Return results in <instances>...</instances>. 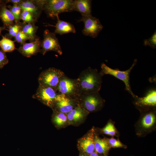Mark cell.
I'll use <instances>...</instances> for the list:
<instances>
[{
	"label": "cell",
	"mask_w": 156,
	"mask_h": 156,
	"mask_svg": "<svg viewBox=\"0 0 156 156\" xmlns=\"http://www.w3.org/2000/svg\"><path fill=\"white\" fill-rule=\"evenodd\" d=\"M9 62L5 53L0 49V69L3 68Z\"/></svg>",
	"instance_id": "cell-31"
},
{
	"label": "cell",
	"mask_w": 156,
	"mask_h": 156,
	"mask_svg": "<svg viewBox=\"0 0 156 156\" xmlns=\"http://www.w3.org/2000/svg\"><path fill=\"white\" fill-rule=\"evenodd\" d=\"M41 41L38 37L34 41L25 42L16 49L23 56L29 57L40 52Z\"/></svg>",
	"instance_id": "cell-13"
},
{
	"label": "cell",
	"mask_w": 156,
	"mask_h": 156,
	"mask_svg": "<svg viewBox=\"0 0 156 156\" xmlns=\"http://www.w3.org/2000/svg\"><path fill=\"white\" fill-rule=\"evenodd\" d=\"M44 0H22L19 5L22 10L31 13L37 20L43 11Z\"/></svg>",
	"instance_id": "cell-12"
},
{
	"label": "cell",
	"mask_w": 156,
	"mask_h": 156,
	"mask_svg": "<svg viewBox=\"0 0 156 156\" xmlns=\"http://www.w3.org/2000/svg\"><path fill=\"white\" fill-rule=\"evenodd\" d=\"M103 133L105 134L114 136L116 134V131L114 125L111 122H109L102 130Z\"/></svg>",
	"instance_id": "cell-27"
},
{
	"label": "cell",
	"mask_w": 156,
	"mask_h": 156,
	"mask_svg": "<svg viewBox=\"0 0 156 156\" xmlns=\"http://www.w3.org/2000/svg\"><path fill=\"white\" fill-rule=\"evenodd\" d=\"M58 94L56 90L52 88L39 85L33 97L51 107Z\"/></svg>",
	"instance_id": "cell-11"
},
{
	"label": "cell",
	"mask_w": 156,
	"mask_h": 156,
	"mask_svg": "<svg viewBox=\"0 0 156 156\" xmlns=\"http://www.w3.org/2000/svg\"><path fill=\"white\" fill-rule=\"evenodd\" d=\"M103 77L96 68L89 67L83 70L77 78L80 94L99 92L102 86Z\"/></svg>",
	"instance_id": "cell-1"
},
{
	"label": "cell",
	"mask_w": 156,
	"mask_h": 156,
	"mask_svg": "<svg viewBox=\"0 0 156 156\" xmlns=\"http://www.w3.org/2000/svg\"><path fill=\"white\" fill-rule=\"evenodd\" d=\"M144 45L148 46L153 49L156 48V32H154L153 34L149 38L144 40Z\"/></svg>",
	"instance_id": "cell-29"
},
{
	"label": "cell",
	"mask_w": 156,
	"mask_h": 156,
	"mask_svg": "<svg viewBox=\"0 0 156 156\" xmlns=\"http://www.w3.org/2000/svg\"><path fill=\"white\" fill-rule=\"evenodd\" d=\"M89 113L79 104L67 114V115L69 122L73 123L79 122L84 119Z\"/></svg>",
	"instance_id": "cell-19"
},
{
	"label": "cell",
	"mask_w": 156,
	"mask_h": 156,
	"mask_svg": "<svg viewBox=\"0 0 156 156\" xmlns=\"http://www.w3.org/2000/svg\"><path fill=\"white\" fill-rule=\"evenodd\" d=\"M4 30H7L6 28L3 26L2 27L0 26V35L1 34V31Z\"/></svg>",
	"instance_id": "cell-34"
},
{
	"label": "cell",
	"mask_w": 156,
	"mask_h": 156,
	"mask_svg": "<svg viewBox=\"0 0 156 156\" xmlns=\"http://www.w3.org/2000/svg\"><path fill=\"white\" fill-rule=\"evenodd\" d=\"M3 0L0 1V18L6 29L14 23V17Z\"/></svg>",
	"instance_id": "cell-16"
},
{
	"label": "cell",
	"mask_w": 156,
	"mask_h": 156,
	"mask_svg": "<svg viewBox=\"0 0 156 156\" xmlns=\"http://www.w3.org/2000/svg\"><path fill=\"white\" fill-rule=\"evenodd\" d=\"M137 61V60L135 59L130 68L125 71H121L118 69H112L103 63L101 64V70L99 73L103 76L106 75H109L122 81L125 85V90L134 98L136 95L133 92L131 88L130 75L131 71L136 64Z\"/></svg>",
	"instance_id": "cell-4"
},
{
	"label": "cell",
	"mask_w": 156,
	"mask_h": 156,
	"mask_svg": "<svg viewBox=\"0 0 156 156\" xmlns=\"http://www.w3.org/2000/svg\"><path fill=\"white\" fill-rule=\"evenodd\" d=\"M0 47L1 50L5 52H11L16 49L14 41L2 36L0 40Z\"/></svg>",
	"instance_id": "cell-22"
},
{
	"label": "cell",
	"mask_w": 156,
	"mask_h": 156,
	"mask_svg": "<svg viewBox=\"0 0 156 156\" xmlns=\"http://www.w3.org/2000/svg\"><path fill=\"white\" fill-rule=\"evenodd\" d=\"M80 156H86L83 154H81V155H80Z\"/></svg>",
	"instance_id": "cell-35"
},
{
	"label": "cell",
	"mask_w": 156,
	"mask_h": 156,
	"mask_svg": "<svg viewBox=\"0 0 156 156\" xmlns=\"http://www.w3.org/2000/svg\"><path fill=\"white\" fill-rule=\"evenodd\" d=\"M40 52L44 55L51 51H55L59 55L62 54V51L58 39L56 35L46 29L43 33V39L41 41Z\"/></svg>",
	"instance_id": "cell-7"
},
{
	"label": "cell",
	"mask_w": 156,
	"mask_h": 156,
	"mask_svg": "<svg viewBox=\"0 0 156 156\" xmlns=\"http://www.w3.org/2000/svg\"><path fill=\"white\" fill-rule=\"evenodd\" d=\"M73 11L79 12L81 14L82 16L92 15V1L73 0Z\"/></svg>",
	"instance_id": "cell-15"
},
{
	"label": "cell",
	"mask_w": 156,
	"mask_h": 156,
	"mask_svg": "<svg viewBox=\"0 0 156 156\" xmlns=\"http://www.w3.org/2000/svg\"><path fill=\"white\" fill-rule=\"evenodd\" d=\"M57 19V23L55 25H51L55 28L53 33L59 34L61 35L63 34L72 33H75L76 32L74 26L70 23L61 20L59 15L56 17Z\"/></svg>",
	"instance_id": "cell-18"
},
{
	"label": "cell",
	"mask_w": 156,
	"mask_h": 156,
	"mask_svg": "<svg viewBox=\"0 0 156 156\" xmlns=\"http://www.w3.org/2000/svg\"><path fill=\"white\" fill-rule=\"evenodd\" d=\"M94 144L96 152L107 156L110 147L106 141L96 136L94 137Z\"/></svg>",
	"instance_id": "cell-20"
},
{
	"label": "cell",
	"mask_w": 156,
	"mask_h": 156,
	"mask_svg": "<svg viewBox=\"0 0 156 156\" xmlns=\"http://www.w3.org/2000/svg\"><path fill=\"white\" fill-rule=\"evenodd\" d=\"M20 18L25 23L35 24L38 20L31 13L25 10H22Z\"/></svg>",
	"instance_id": "cell-24"
},
{
	"label": "cell",
	"mask_w": 156,
	"mask_h": 156,
	"mask_svg": "<svg viewBox=\"0 0 156 156\" xmlns=\"http://www.w3.org/2000/svg\"><path fill=\"white\" fill-rule=\"evenodd\" d=\"M22 0H4V2L7 4L9 3H12L13 5H19L22 2Z\"/></svg>",
	"instance_id": "cell-32"
},
{
	"label": "cell",
	"mask_w": 156,
	"mask_h": 156,
	"mask_svg": "<svg viewBox=\"0 0 156 156\" xmlns=\"http://www.w3.org/2000/svg\"><path fill=\"white\" fill-rule=\"evenodd\" d=\"M38 27L34 23H25L22 22L21 30L30 39V42L34 41L38 36L36 35Z\"/></svg>",
	"instance_id": "cell-21"
},
{
	"label": "cell",
	"mask_w": 156,
	"mask_h": 156,
	"mask_svg": "<svg viewBox=\"0 0 156 156\" xmlns=\"http://www.w3.org/2000/svg\"><path fill=\"white\" fill-rule=\"evenodd\" d=\"M94 129H92L79 141V145L80 149L86 154L90 155L94 151Z\"/></svg>",
	"instance_id": "cell-14"
},
{
	"label": "cell",
	"mask_w": 156,
	"mask_h": 156,
	"mask_svg": "<svg viewBox=\"0 0 156 156\" xmlns=\"http://www.w3.org/2000/svg\"><path fill=\"white\" fill-rule=\"evenodd\" d=\"M14 38V42H16L22 45L26 42V40H29V38L22 31L20 30Z\"/></svg>",
	"instance_id": "cell-28"
},
{
	"label": "cell",
	"mask_w": 156,
	"mask_h": 156,
	"mask_svg": "<svg viewBox=\"0 0 156 156\" xmlns=\"http://www.w3.org/2000/svg\"><path fill=\"white\" fill-rule=\"evenodd\" d=\"M7 8L12 12L14 18V23L20 22V17L22 10L19 5H7Z\"/></svg>",
	"instance_id": "cell-26"
},
{
	"label": "cell",
	"mask_w": 156,
	"mask_h": 156,
	"mask_svg": "<svg viewBox=\"0 0 156 156\" xmlns=\"http://www.w3.org/2000/svg\"><path fill=\"white\" fill-rule=\"evenodd\" d=\"M79 104L78 99L58 94L51 107L54 111L67 114Z\"/></svg>",
	"instance_id": "cell-10"
},
{
	"label": "cell",
	"mask_w": 156,
	"mask_h": 156,
	"mask_svg": "<svg viewBox=\"0 0 156 156\" xmlns=\"http://www.w3.org/2000/svg\"><path fill=\"white\" fill-rule=\"evenodd\" d=\"M78 100L81 107L89 113L100 110L105 102L99 92L81 94Z\"/></svg>",
	"instance_id": "cell-3"
},
{
	"label": "cell",
	"mask_w": 156,
	"mask_h": 156,
	"mask_svg": "<svg viewBox=\"0 0 156 156\" xmlns=\"http://www.w3.org/2000/svg\"><path fill=\"white\" fill-rule=\"evenodd\" d=\"M56 90L59 94L74 99L78 100L80 95L77 79L70 78L66 75L61 80Z\"/></svg>",
	"instance_id": "cell-5"
},
{
	"label": "cell",
	"mask_w": 156,
	"mask_h": 156,
	"mask_svg": "<svg viewBox=\"0 0 156 156\" xmlns=\"http://www.w3.org/2000/svg\"><path fill=\"white\" fill-rule=\"evenodd\" d=\"M54 112L53 119L54 122L59 127L62 126L66 123L68 119L67 114Z\"/></svg>",
	"instance_id": "cell-25"
},
{
	"label": "cell",
	"mask_w": 156,
	"mask_h": 156,
	"mask_svg": "<svg viewBox=\"0 0 156 156\" xmlns=\"http://www.w3.org/2000/svg\"><path fill=\"white\" fill-rule=\"evenodd\" d=\"M141 112L142 113L140 122L141 127L143 129H150L154 126L156 122L155 109Z\"/></svg>",
	"instance_id": "cell-17"
},
{
	"label": "cell",
	"mask_w": 156,
	"mask_h": 156,
	"mask_svg": "<svg viewBox=\"0 0 156 156\" xmlns=\"http://www.w3.org/2000/svg\"><path fill=\"white\" fill-rule=\"evenodd\" d=\"M106 141L109 144L110 148H125V145L120 141L114 138L109 139Z\"/></svg>",
	"instance_id": "cell-30"
},
{
	"label": "cell",
	"mask_w": 156,
	"mask_h": 156,
	"mask_svg": "<svg viewBox=\"0 0 156 156\" xmlns=\"http://www.w3.org/2000/svg\"><path fill=\"white\" fill-rule=\"evenodd\" d=\"M65 75L64 73L60 69L49 68L40 73L38 81L39 85L50 87L56 90L61 80Z\"/></svg>",
	"instance_id": "cell-6"
},
{
	"label": "cell",
	"mask_w": 156,
	"mask_h": 156,
	"mask_svg": "<svg viewBox=\"0 0 156 156\" xmlns=\"http://www.w3.org/2000/svg\"><path fill=\"white\" fill-rule=\"evenodd\" d=\"M83 22L84 27L82 30L83 34L93 38L97 37L102 30L103 26L99 19L92 15L87 16H82L79 22Z\"/></svg>",
	"instance_id": "cell-8"
},
{
	"label": "cell",
	"mask_w": 156,
	"mask_h": 156,
	"mask_svg": "<svg viewBox=\"0 0 156 156\" xmlns=\"http://www.w3.org/2000/svg\"><path fill=\"white\" fill-rule=\"evenodd\" d=\"M73 0H44L43 11L49 17L56 18L64 12L73 11Z\"/></svg>",
	"instance_id": "cell-2"
},
{
	"label": "cell",
	"mask_w": 156,
	"mask_h": 156,
	"mask_svg": "<svg viewBox=\"0 0 156 156\" xmlns=\"http://www.w3.org/2000/svg\"><path fill=\"white\" fill-rule=\"evenodd\" d=\"M134 104L141 111L155 109L156 106V90H149L143 97L136 95L134 98Z\"/></svg>",
	"instance_id": "cell-9"
},
{
	"label": "cell",
	"mask_w": 156,
	"mask_h": 156,
	"mask_svg": "<svg viewBox=\"0 0 156 156\" xmlns=\"http://www.w3.org/2000/svg\"><path fill=\"white\" fill-rule=\"evenodd\" d=\"M89 156H100L95 151H94L89 155Z\"/></svg>",
	"instance_id": "cell-33"
},
{
	"label": "cell",
	"mask_w": 156,
	"mask_h": 156,
	"mask_svg": "<svg viewBox=\"0 0 156 156\" xmlns=\"http://www.w3.org/2000/svg\"><path fill=\"white\" fill-rule=\"evenodd\" d=\"M22 24V22L20 21L17 23H14L7 28L8 33L5 34L4 36L10 39L12 38H14L18 32L21 30Z\"/></svg>",
	"instance_id": "cell-23"
}]
</instances>
